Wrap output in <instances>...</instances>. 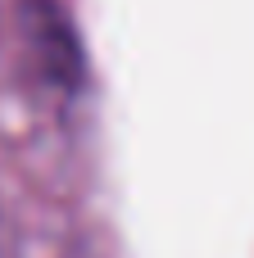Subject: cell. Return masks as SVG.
I'll use <instances>...</instances> for the list:
<instances>
[]
</instances>
